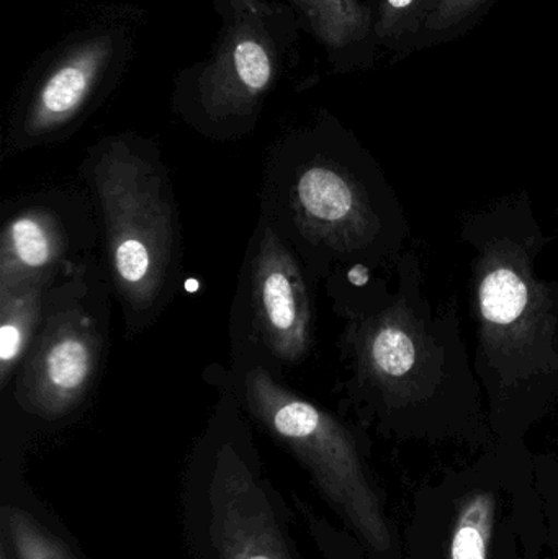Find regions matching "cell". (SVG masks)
Listing matches in <instances>:
<instances>
[{"label": "cell", "mask_w": 558, "mask_h": 559, "mask_svg": "<svg viewBox=\"0 0 558 559\" xmlns=\"http://www.w3.org/2000/svg\"><path fill=\"white\" fill-rule=\"evenodd\" d=\"M292 210L305 238L324 245H346L364 226L363 203L353 183L327 164H310L297 174Z\"/></svg>", "instance_id": "ba28073f"}, {"label": "cell", "mask_w": 558, "mask_h": 559, "mask_svg": "<svg viewBox=\"0 0 558 559\" xmlns=\"http://www.w3.org/2000/svg\"><path fill=\"white\" fill-rule=\"evenodd\" d=\"M114 56L110 36L75 43L46 72L25 117L28 136H45L68 124L87 105Z\"/></svg>", "instance_id": "52a82bcc"}, {"label": "cell", "mask_w": 558, "mask_h": 559, "mask_svg": "<svg viewBox=\"0 0 558 559\" xmlns=\"http://www.w3.org/2000/svg\"><path fill=\"white\" fill-rule=\"evenodd\" d=\"M485 558H487V547H485L484 531L480 525L465 522L464 519L452 542V559Z\"/></svg>", "instance_id": "e0dca14e"}, {"label": "cell", "mask_w": 558, "mask_h": 559, "mask_svg": "<svg viewBox=\"0 0 558 559\" xmlns=\"http://www.w3.org/2000/svg\"><path fill=\"white\" fill-rule=\"evenodd\" d=\"M0 534L13 559H79L74 548L35 512L13 502L0 508Z\"/></svg>", "instance_id": "8fae6325"}, {"label": "cell", "mask_w": 558, "mask_h": 559, "mask_svg": "<svg viewBox=\"0 0 558 559\" xmlns=\"http://www.w3.org/2000/svg\"><path fill=\"white\" fill-rule=\"evenodd\" d=\"M231 9L215 56L199 81V98L213 120L246 117L275 79L274 43L258 0H222Z\"/></svg>", "instance_id": "5b68a950"}, {"label": "cell", "mask_w": 558, "mask_h": 559, "mask_svg": "<svg viewBox=\"0 0 558 559\" xmlns=\"http://www.w3.org/2000/svg\"><path fill=\"white\" fill-rule=\"evenodd\" d=\"M307 16L318 38L340 49L359 41L369 32V12L359 0H292Z\"/></svg>", "instance_id": "7c38bea8"}, {"label": "cell", "mask_w": 558, "mask_h": 559, "mask_svg": "<svg viewBox=\"0 0 558 559\" xmlns=\"http://www.w3.org/2000/svg\"><path fill=\"white\" fill-rule=\"evenodd\" d=\"M100 357V337L78 309L46 318L19 378L16 396L29 413L59 419L87 393Z\"/></svg>", "instance_id": "277c9868"}, {"label": "cell", "mask_w": 558, "mask_h": 559, "mask_svg": "<svg viewBox=\"0 0 558 559\" xmlns=\"http://www.w3.org/2000/svg\"><path fill=\"white\" fill-rule=\"evenodd\" d=\"M530 293L523 278L511 269H497L480 286L482 314L495 325L513 324L527 306Z\"/></svg>", "instance_id": "4fadbf2b"}, {"label": "cell", "mask_w": 558, "mask_h": 559, "mask_svg": "<svg viewBox=\"0 0 558 559\" xmlns=\"http://www.w3.org/2000/svg\"><path fill=\"white\" fill-rule=\"evenodd\" d=\"M426 0H382L377 22L379 38H392L415 29L425 10Z\"/></svg>", "instance_id": "9a60e30c"}, {"label": "cell", "mask_w": 558, "mask_h": 559, "mask_svg": "<svg viewBox=\"0 0 558 559\" xmlns=\"http://www.w3.org/2000/svg\"><path fill=\"white\" fill-rule=\"evenodd\" d=\"M256 324L269 350L297 361L310 345L311 311L304 275L281 238L265 229L252 262Z\"/></svg>", "instance_id": "8992f818"}, {"label": "cell", "mask_w": 558, "mask_h": 559, "mask_svg": "<svg viewBox=\"0 0 558 559\" xmlns=\"http://www.w3.org/2000/svg\"><path fill=\"white\" fill-rule=\"evenodd\" d=\"M484 2L485 0H439L435 12L426 19V28L441 32L459 25Z\"/></svg>", "instance_id": "2e32d148"}, {"label": "cell", "mask_w": 558, "mask_h": 559, "mask_svg": "<svg viewBox=\"0 0 558 559\" xmlns=\"http://www.w3.org/2000/svg\"><path fill=\"white\" fill-rule=\"evenodd\" d=\"M415 344L403 329L380 328L369 341V357L373 367L385 377L400 378L415 364Z\"/></svg>", "instance_id": "5bb4252c"}, {"label": "cell", "mask_w": 558, "mask_h": 559, "mask_svg": "<svg viewBox=\"0 0 558 559\" xmlns=\"http://www.w3.org/2000/svg\"><path fill=\"white\" fill-rule=\"evenodd\" d=\"M46 282H29L0 288V384L7 386L20 361L26 357L43 312Z\"/></svg>", "instance_id": "30bf717a"}, {"label": "cell", "mask_w": 558, "mask_h": 559, "mask_svg": "<svg viewBox=\"0 0 558 559\" xmlns=\"http://www.w3.org/2000/svg\"><path fill=\"white\" fill-rule=\"evenodd\" d=\"M95 183L115 283L128 305L147 308L163 292L174 245L173 213L159 177L117 143L102 154Z\"/></svg>", "instance_id": "3957f363"}, {"label": "cell", "mask_w": 558, "mask_h": 559, "mask_svg": "<svg viewBox=\"0 0 558 559\" xmlns=\"http://www.w3.org/2000/svg\"><path fill=\"white\" fill-rule=\"evenodd\" d=\"M0 559H13L12 551H10L9 542L0 534Z\"/></svg>", "instance_id": "ac0fdd59"}, {"label": "cell", "mask_w": 558, "mask_h": 559, "mask_svg": "<svg viewBox=\"0 0 558 559\" xmlns=\"http://www.w3.org/2000/svg\"><path fill=\"white\" fill-rule=\"evenodd\" d=\"M64 251L52 213L32 209L12 216L0 239V288L46 282Z\"/></svg>", "instance_id": "9c48e42d"}, {"label": "cell", "mask_w": 558, "mask_h": 559, "mask_svg": "<svg viewBox=\"0 0 558 559\" xmlns=\"http://www.w3.org/2000/svg\"><path fill=\"white\" fill-rule=\"evenodd\" d=\"M193 559H301L281 496L251 447L226 437L193 460L182 489Z\"/></svg>", "instance_id": "6da1fadb"}, {"label": "cell", "mask_w": 558, "mask_h": 559, "mask_svg": "<svg viewBox=\"0 0 558 559\" xmlns=\"http://www.w3.org/2000/svg\"><path fill=\"white\" fill-rule=\"evenodd\" d=\"M246 400L252 416L310 473L323 498L367 544L385 547L389 534L376 492L346 430L320 407L281 386L264 368L246 377Z\"/></svg>", "instance_id": "7a4b0ae2"}]
</instances>
